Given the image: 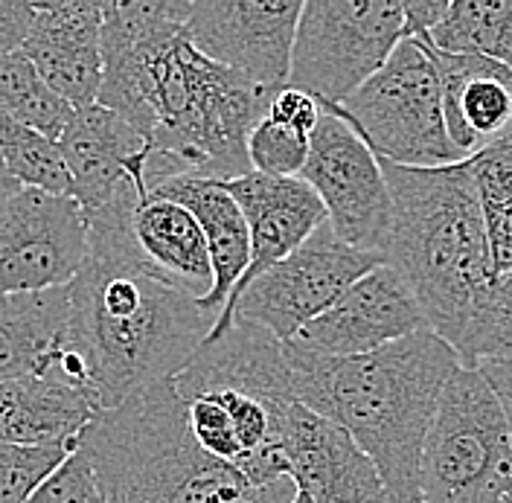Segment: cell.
I'll list each match as a JSON object with an SVG mask.
<instances>
[{"instance_id":"1","label":"cell","mask_w":512,"mask_h":503,"mask_svg":"<svg viewBox=\"0 0 512 503\" xmlns=\"http://www.w3.org/2000/svg\"><path fill=\"white\" fill-rule=\"evenodd\" d=\"M190 12V0H102L96 102L146 137V189L251 175L248 137L277 94L201 56L187 35Z\"/></svg>"},{"instance_id":"16","label":"cell","mask_w":512,"mask_h":503,"mask_svg":"<svg viewBox=\"0 0 512 503\" xmlns=\"http://www.w3.org/2000/svg\"><path fill=\"white\" fill-rule=\"evenodd\" d=\"M59 149L73 184L70 198L82 207V213L111 204L123 189L146 187V137L99 102L73 111L59 137Z\"/></svg>"},{"instance_id":"32","label":"cell","mask_w":512,"mask_h":503,"mask_svg":"<svg viewBox=\"0 0 512 503\" xmlns=\"http://www.w3.org/2000/svg\"><path fill=\"white\" fill-rule=\"evenodd\" d=\"M472 181L478 187L483 213H495L512 204V137L489 146L475 158H469Z\"/></svg>"},{"instance_id":"10","label":"cell","mask_w":512,"mask_h":503,"mask_svg":"<svg viewBox=\"0 0 512 503\" xmlns=\"http://www.w3.org/2000/svg\"><path fill=\"white\" fill-rule=\"evenodd\" d=\"M300 181L315 189L332 233L355 251L382 256L393 227V201L376 152L332 108H320Z\"/></svg>"},{"instance_id":"29","label":"cell","mask_w":512,"mask_h":503,"mask_svg":"<svg viewBox=\"0 0 512 503\" xmlns=\"http://www.w3.org/2000/svg\"><path fill=\"white\" fill-rule=\"evenodd\" d=\"M248 160L259 175L300 178L309 160V134H300L265 114L248 137Z\"/></svg>"},{"instance_id":"12","label":"cell","mask_w":512,"mask_h":503,"mask_svg":"<svg viewBox=\"0 0 512 503\" xmlns=\"http://www.w3.org/2000/svg\"><path fill=\"white\" fill-rule=\"evenodd\" d=\"M303 0H192V47L265 91H283Z\"/></svg>"},{"instance_id":"11","label":"cell","mask_w":512,"mask_h":503,"mask_svg":"<svg viewBox=\"0 0 512 503\" xmlns=\"http://www.w3.org/2000/svg\"><path fill=\"white\" fill-rule=\"evenodd\" d=\"M88 259V221L70 195H0V297L70 285Z\"/></svg>"},{"instance_id":"15","label":"cell","mask_w":512,"mask_h":503,"mask_svg":"<svg viewBox=\"0 0 512 503\" xmlns=\"http://www.w3.org/2000/svg\"><path fill=\"white\" fill-rule=\"evenodd\" d=\"M172 384L184 402L219 390L277 408L297 402L283 341L248 320H233L224 335L207 338Z\"/></svg>"},{"instance_id":"5","label":"cell","mask_w":512,"mask_h":503,"mask_svg":"<svg viewBox=\"0 0 512 503\" xmlns=\"http://www.w3.org/2000/svg\"><path fill=\"white\" fill-rule=\"evenodd\" d=\"M379 163L393 201L384 265L414 291L428 329L457 346L478 294L495 280L472 166L469 160L437 169Z\"/></svg>"},{"instance_id":"23","label":"cell","mask_w":512,"mask_h":503,"mask_svg":"<svg viewBox=\"0 0 512 503\" xmlns=\"http://www.w3.org/2000/svg\"><path fill=\"white\" fill-rule=\"evenodd\" d=\"M67 323L70 285L0 297V381L56 376Z\"/></svg>"},{"instance_id":"40","label":"cell","mask_w":512,"mask_h":503,"mask_svg":"<svg viewBox=\"0 0 512 503\" xmlns=\"http://www.w3.org/2000/svg\"><path fill=\"white\" fill-rule=\"evenodd\" d=\"M501 503H512V495H510V498H504V501H501Z\"/></svg>"},{"instance_id":"24","label":"cell","mask_w":512,"mask_h":503,"mask_svg":"<svg viewBox=\"0 0 512 503\" xmlns=\"http://www.w3.org/2000/svg\"><path fill=\"white\" fill-rule=\"evenodd\" d=\"M425 41L451 56H480L512 70V0H451Z\"/></svg>"},{"instance_id":"36","label":"cell","mask_w":512,"mask_h":503,"mask_svg":"<svg viewBox=\"0 0 512 503\" xmlns=\"http://www.w3.org/2000/svg\"><path fill=\"white\" fill-rule=\"evenodd\" d=\"M402 12H405V38L425 41L431 30L443 21L448 0H402Z\"/></svg>"},{"instance_id":"18","label":"cell","mask_w":512,"mask_h":503,"mask_svg":"<svg viewBox=\"0 0 512 503\" xmlns=\"http://www.w3.org/2000/svg\"><path fill=\"white\" fill-rule=\"evenodd\" d=\"M222 187L239 204L242 216L248 221V233H251V262H248L245 277L236 283L227 306L222 309L224 315L259 274L283 262L288 253L297 251L318 230L320 224H326V210L315 195V189L300 178H271V175L251 172V175L224 181Z\"/></svg>"},{"instance_id":"26","label":"cell","mask_w":512,"mask_h":503,"mask_svg":"<svg viewBox=\"0 0 512 503\" xmlns=\"http://www.w3.org/2000/svg\"><path fill=\"white\" fill-rule=\"evenodd\" d=\"M454 352L469 370L483 364H512V271L495 274L480 291Z\"/></svg>"},{"instance_id":"30","label":"cell","mask_w":512,"mask_h":503,"mask_svg":"<svg viewBox=\"0 0 512 503\" xmlns=\"http://www.w3.org/2000/svg\"><path fill=\"white\" fill-rule=\"evenodd\" d=\"M187 405V416H190V431L195 442L201 445V451H207L210 457L222 460L227 466H239L242 460V445L236 440L233 422L213 399H190Z\"/></svg>"},{"instance_id":"21","label":"cell","mask_w":512,"mask_h":503,"mask_svg":"<svg viewBox=\"0 0 512 503\" xmlns=\"http://www.w3.org/2000/svg\"><path fill=\"white\" fill-rule=\"evenodd\" d=\"M131 236L146 265L192 300H204L213 288V265L204 233L181 204L140 192L131 207Z\"/></svg>"},{"instance_id":"38","label":"cell","mask_w":512,"mask_h":503,"mask_svg":"<svg viewBox=\"0 0 512 503\" xmlns=\"http://www.w3.org/2000/svg\"><path fill=\"white\" fill-rule=\"evenodd\" d=\"M18 189V181L9 175V169H6V163L0 158V195H9V192H15Z\"/></svg>"},{"instance_id":"31","label":"cell","mask_w":512,"mask_h":503,"mask_svg":"<svg viewBox=\"0 0 512 503\" xmlns=\"http://www.w3.org/2000/svg\"><path fill=\"white\" fill-rule=\"evenodd\" d=\"M27 503H105V498L99 492L88 457L76 445V451L32 492Z\"/></svg>"},{"instance_id":"13","label":"cell","mask_w":512,"mask_h":503,"mask_svg":"<svg viewBox=\"0 0 512 503\" xmlns=\"http://www.w3.org/2000/svg\"><path fill=\"white\" fill-rule=\"evenodd\" d=\"M428 329L414 291L390 268L376 265L326 312L303 326L291 344L323 358H358Z\"/></svg>"},{"instance_id":"33","label":"cell","mask_w":512,"mask_h":503,"mask_svg":"<svg viewBox=\"0 0 512 503\" xmlns=\"http://www.w3.org/2000/svg\"><path fill=\"white\" fill-rule=\"evenodd\" d=\"M265 114H268L271 120L283 123V126L294 128V131L312 137V131H315V126H318L320 120V105L318 99H312L309 94H303V91L288 88L286 85L283 91L274 94V99H271V105H268Z\"/></svg>"},{"instance_id":"9","label":"cell","mask_w":512,"mask_h":503,"mask_svg":"<svg viewBox=\"0 0 512 503\" xmlns=\"http://www.w3.org/2000/svg\"><path fill=\"white\" fill-rule=\"evenodd\" d=\"M376 265H382V256L344 245L326 221L236 297L230 312L216 320L210 338L224 335L233 320H248L286 344Z\"/></svg>"},{"instance_id":"34","label":"cell","mask_w":512,"mask_h":503,"mask_svg":"<svg viewBox=\"0 0 512 503\" xmlns=\"http://www.w3.org/2000/svg\"><path fill=\"white\" fill-rule=\"evenodd\" d=\"M35 18V3H6L0 0V56L18 53L27 41Z\"/></svg>"},{"instance_id":"3","label":"cell","mask_w":512,"mask_h":503,"mask_svg":"<svg viewBox=\"0 0 512 503\" xmlns=\"http://www.w3.org/2000/svg\"><path fill=\"white\" fill-rule=\"evenodd\" d=\"M294 399L341 425L382 474L390 503H419V454L446 381L463 364L437 332L358 358H323L286 341Z\"/></svg>"},{"instance_id":"35","label":"cell","mask_w":512,"mask_h":503,"mask_svg":"<svg viewBox=\"0 0 512 503\" xmlns=\"http://www.w3.org/2000/svg\"><path fill=\"white\" fill-rule=\"evenodd\" d=\"M486 219V239L492 253V268L495 274H510L512 271V204L495 213H483Z\"/></svg>"},{"instance_id":"14","label":"cell","mask_w":512,"mask_h":503,"mask_svg":"<svg viewBox=\"0 0 512 503\" xmlns=\"http://www.w3.org/2000/svg\"><path fill=\"white\" fill-rule=\"evenodd\" d=\"M277 451L294 486L315 503H390L382 474L350 434L300 402L283 416Z\"/></svg>"},{"instance_id":"28","label":"cell","mask_w":512,"mask_h":503,"mask_svg":"<svg viewBox=\"0 0 512 503\" xmlns=\"http://www.w3.org/2000/svg\"><path fill=\"white\" fill-rule=\"evenodd\" d=\"M73 445H6L0 442V503H27L32 492L76 451Z\"/></svg>"},{"instance_id":"25","label":"cell","mask_w":512,"mask_h":503,"mask_svg":"<svg viewBox=\"0 0 512 503\" xmlns=\"http://www.w3.org/2000/svg\"><path fill=\"white\" fill-rule=\"evenodd\" d=\"M0 111L15 123L59 143L76 108L56 94L32 67L30 59L18 50L0 56Z\"/></svg>"},{"instance_id":"6","label":"cell","mask_w":512,"mask_h":503,"mask_svg":"<svg viewBox=\"0 0 512 503\" xmlns=\"http://www.w3.org/2000/svg\"><path fill=\"white\" fill-rule=\"evenodd\" d=\"M512 495L504 408L480 370L448 378L419 454V503H501Z\"/></svg>"},{"instance_id":"8","label":"cell","mask_w":512,"mask_h":503,"mask_svg":"<svg viewBox=\"0 0 512 503\" xmlns=\"http://www.w3.org/2000/svg\"><path fill=\"white\" fill-rule=\"evenodd\" d=\"M405 41L402 0H306L288 88H297L320 108H338Z\"/></svg>"},{"instance_id":"37","label":"cell","mask_w":512,"mask_h":503,"mask_svg":"<svg viewBox=\"0 0 512 503\" xmlns=\"http://www.w3.org/2000/svg\"><path fill=\"white\" fill-rule=\"evenodd\" d=\"M480 370L489 387L495 390L501 408H504V416H507V425H510V440H512V364H483V367H475Z\"/></svg>"},{"instance_id":"22","label":"cell","mask_w":512,"mask_h":503,"mask_svg":"<svg viewBox=\"0 0 512 503\" xmlns=\"http://www.w3.org/2000/svg\"><path fill=\"white\" fill-rule=\"evenodd\" d=\"M102 410L96 393L50 378L0 381V442L73 445Z\"/></svg>"},{"instance_id":"7","label":"cell","mask_w":512,"mask_h":503,"mask_svg":"<svg viewBox=\"0 0 512 503\" xmlns=\"http://www.w3.org/2000/svg\"><path fill=\"white\" fill-rule=\"evenodd\" d=\"M332 111L361 134L376 158L414 169L463 163L448 140L437 67L419 38L399 41L382 70Z\"/></svg>"},{"instance_id":"27","label":"cell","mask_w":512,"mask_h":503,"mask_svg":"<svg viewBox=\"0 0 512 503\" xmlns=\"http://www.w3.org/2000/svg\"><path fill=\"white\" fill-rule=\"evenodd\" d=\"M0 158L18 187L41 189L50 195H70V172L64 166L59 143L15 123L0 111Z\"/></svg>"},{"instance_id":"2","label":"cell","mask_w":512,"mask_h":503,"mask_svg":"<svg viewBox=\"0 0 512 503\" xmlns=\"http://www.w3.org/2000/svg\"><path fill=\"white\" fill-rule=\"evenodd\" d=\"M146 187L123 189L85 213L88 259L70 283L67 349L79 355L102 408L172 381L216 326L210 315L158 277L131 236V207Z\"/></svg>"},{"instance_id":"39","label":"cell","mask_w":512,"mask_h":503,"mask_svg":"<svg viewBox=\"0 0 512 503\" xmlns=\"http://www.w3.org/2000/svg\"><path fill=\"white\" fill-rule=\"evenodd\" d=\"M291 503H315V501H312L309 495H303V492L297 489V495H294V501H291Z\"/></svg>"},{"instance_id":"4","label":"cell","mask_w":512,"mask_h":503,"mask_svg":"<svg viewBox=\"0 0 512 503\" xmlns=\"http://www.w3.org/2000/svg\"><path fill=\"white\" fill-rule=\"evenodd\" d=\"M79 451L105 503H291L297 495L291 477L251 486L236 466L201 451L172 381L99 410Z\"/></svg>"},{"instance_id":"17","label":"cell","mask_w":512,"mask_h":503,"mask_svg":"<svg viewBox=\"0 0 512 503\" xmlns=\"http://www.w3.org/2000/svg\"><path fill=\"white\" fill-rule=\"evenodd\" d=\"M21 53L73 108L94 105L102 85V3H35L32 30Z\"/></svg>"},{"instance_id":"20","label":"cell","mask_w":512,"mask_h":503,"mask_svg":"<svg viewBox=\"0 0 512 503\" xmlns=\"http://www.w3.org/2000/svg\"><path fill=\"white\" fill-rule=\"evenodd\" d=\"M146 192L169 198L195 216L213 265V288L204 300H198V306L210 315H222L233 288L245 277L251 262V233L239 204L222 187V181L172 178V181H160Z\"/></svg>"},{"instance_id":"19","label":"cell","mask_w":512,"mask_h":503,"mask_svg":"<svg viewBox=\"0 0 512 503\" xmlns=\"http://www.w3.org/2000/svg\"><path fill=\"white\" fill-rule=\"evenodd\" d=\"M428 53L440 76L448 140L460 160L475 158L512 137L510 67L480 56H451L431 44Z\"/></svg>"}]
</instances>
